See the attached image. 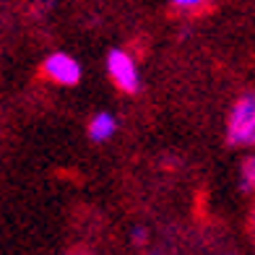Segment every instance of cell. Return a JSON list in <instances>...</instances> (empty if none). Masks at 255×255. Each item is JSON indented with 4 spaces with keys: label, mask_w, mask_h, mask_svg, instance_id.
Masks as SVG:
<instances>
[{
    "label": "cell",
    "mask_w": 255,
    "mask_h": 255,
    "mask_svg": "<svg viewBox=\"0 0 255 255\" xmlns=\"http://www.w3.org/2000/svg\"><path fill=\"white\" fill-rule=\"evenodd\" d=\"M133 245H138V248L146 245V229H143V227L133 229Z\"/></svg>",
    "instance_id": "obj_7"
},
{
    "label": "cell",
    "mask_w": 255,
    "mask_h": 255,
    "mask_svg": "<svg viewBox=\"0 0 255 255\" xmlns=\"http://www.w3.org/2000/svg\"><path fill=\"white\" fill-rule=\"evenodd\" d=\"M229 146H255V94H245L235 102L227 123Z\"/></svg>",
    "instance_id": "obj_1"
},
{
    "label": "cell",
    "mask_w": 255,
    "mask_h": 255,
    "mask_svg": "<svg viewBox=\"0 0 255 255\" xmlns=\"http://www.w3.org/2000/svg\"><path fill=\"white\" fill-rule=\"evenodd\" d=\"M107 73L115 81V86L125 94H135L141 89V76H138V65L125 50H110L107 52Z\"/></svg>",
    "instance_id": "obj_2"
},
{
    "label": "cell",
    "mask_w": 255,
    "mask_h": 255,
    "mask_svg": "<svg viewBox=\"0 0 255 255\" xmlns=\"http://www.w3.org/2000/svg\"><path fill=\"white\" fill-rule=\"evenodd\" d=\"M42 71L50 81H55V84H60V86H76L81 81V65H78L76 57H71L68 52H52L47 60H44Z\"/></svg>",
    "instance_id": "obj_3"
},
{
    "label": "cell",
    "mask_w": 255,
    "mask_h": 255,
    "mask_svg": "<svg viewBox=\"0 0 255 255\" xmlns=\"http://www.w3.org/2000/svg\"><path fill=\"white\" fill-rule=\"evenodd\" d=\"M175 8H182V10H195V8H201V5H206L208 0H169Z\"/></svg>",
    "instance_id": "obj_6"
},
{
    "label": "cell",
    "mask_w": 255,
    "mask_h": 255,
    "mask_svg": "<svg viewBox=\"0 0 255 255\" xmlns=\"http://www.w3.org/2000/svg\"><path fill=\"white\" fill-rule=\"evenodd\" d=\"M242 190H255V156L245 159L242 164Z\"/></svg>",
    "instance_id": "obj_5"
},
{
    "label": "cell",
    "mask_w": 255,
    "mask_h": 255,
    "mask_svg": "<svg viewBox=\"0 0 255 255\" xmlns=\"http://www.w3.org/2000/svg\"><path fill=\"white\" fill-rule=\"evenodd\" d=\"M115 130H118V120H115V115H110V112H97L94 118L89 120V128H86V133L94 143L110 141L115 135Z\"/></svg>",
    "instance_id": "obj_4"
}]
</instances>
